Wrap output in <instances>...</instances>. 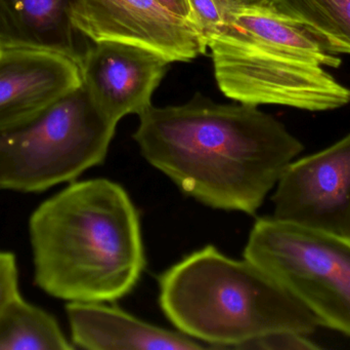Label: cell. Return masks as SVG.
Instances as JSON below:
<instances>
[{
	"label": "cell",
	"instance_id": "1",
	"mask_svg": "<svg viewBox=\"0 0 350 350\" xmlns=\"http://www.w3.org/2000/svg\"><path fill=\"white\" fill-rule=\"evenodd\" d=\"M143 158L212 209L254 215L304 145L254 105L220 104L197 92L185 104L139 115Z\"/></svg>",
	"mask_w": 350,
	"mask_h": 350
},
{
	"label": "cell",
	"instance_id": "2",
	"mask_svg": "<svg viewBox=\"0 0 350 350\" xmlns=\"http://www.w3.org/2000/svg\"><path fill=\"white\" fill-rule=\"evenodd\" d=\"M29 229L35 283L59 299L115 301L145 271L139 213L108 179L66 187L35 210Z\"/></svg>",
	"mask_w": 350,
	"mask_h": 350
},
{
	"label": "cell",
	"instance_id": "3",
	"mask_svg": "<svg viewBox=\"0 0 350 350\" xmlns=\"http://www.w3.org/2000/svg\"><path fill=\"white\" fill-rule=\"evenodd\" d=\"M159 302L179 332L210 349H234L273 331L308 335L316 316L251 261L207 246L170 267L159 279Z\"/></svg>",
	"mask_w": 350,
	"mask_h": 350
},
{
	"label": "cell",
	"instance_id": "4",
	"mask_svg": "<svg viewBox=\"0 0 350 350\" xmlns=\"http://www.w3.org/2000/svg\"><path fill=\"white\" fill-rule=\"evenodd\" d=\"M81 86L0 133V189L36 192L103 164L116 131Z\"/></svg>",
	"mask_w": 350,
	"mask_h": 350
},
{
	"label": "cell",
	"instance_id": "5",
	"mask_svg": "<svg viewBox=\"0 0 350 350\" xmlns=\"http://www.w3.org/2000/svg\"><path fill=\"white\" fill-rule=\"evenodd\" d=\"M244 258L279 282L321 326L350 337V236L259 218Z\"/></svg>",
	"mask_w": 350,
	"mask_h": 350
},
{
	"label": "cell",
	"instance_id": "6",
	"mask_svg": "<svg viewBox=\"0 0 350 350\" xmlns=\"http://www.w3.org/2000/svg\"><path fill=\"white\" fill-rule=\"evenodd\" d=\"M218 88L244 104L328 111L350 103V88L324 67L300 61L265 42L230 10L220 32L208 39Z\"/></svg>",
	"mask_w": 350,
	"mask_h": 350
},
{
	"label": "cell",
	"instance_id": "7",
	"mask_svg": "<svg viewBox=\"0 0 350 350\" xmlns=\"http://www.w3.org/2000/svg\"><path fill=\"white\" fill-rule=\"evenodd\" d=\"M69 12L75 30L92 42L137 45L170 63L191 61L208 49L193 21L158 0H70Z\"/></svg>",
	"mask_w": 350,
	"mask_h": 350
},
{
	"label": "cell",
	"instance_id": "8",
	"mask_svg": "<svg viewBox=\"0 0 350 350\" xmlns=\"http://www.w3.org/2000/svg\"><path fill=\"white\" fill-rule=\"evenodd\" d=\"M273 217L350 236V134L286 168L275 185Z\"/></svg>",
	"mask_w": 350,
	"mask_h": 350
},
{
	"label": "cell",
	"instance_id": "9",
	"mask_svg": "<svg viewBox=\"0 0 350 350\" xmlns=\"http://www.w3.org/2000/svg\"><path fill=\"white\" fill-rule=\"evenodd\" d=\"M170 62L144 47L115 41L94 42L79 59L82 86L111 123L141 115L152 106Z\"/></svg>",
	"mask_w": 350,
	"mask_h": 350
},
{
	"label": "cell",
	"instance_id": "10",
	"mask_svg": "<svg viewBox=\"0 0 350 350\" xmlns=\"http://www.w3.org/2000/svg\"><path fill=\"white\" fill-rule=\"evenodd\" d=\"M82 84L77 60L53 51L0 49V133L26 123Z\"/></svg>",
	"mask_w": 350,
	"mask_h": 350
},
{
	"label": "cell",
	"instance_id": "11",
	"mask_svg": "<svg viewBox=\"0 0 350 350\" xmlns=\"http://www.w3.org/2000/svg\"><path fill=\"white\" fill-rule=\"evenodd\" d=\"M74 347L88 350H196L209 349L196 339L166 330L102 302L66 306Z\"/></svg>",
	"mask_w": 350,
	"mask_h": 350
},
{
	"label": "cell",
	"instance_id": "12",
	"mask_svg": "<svg viewBox=\"0 0 350 350\" xmlns=\"http://www.w3.org/2000/svg\"><path fill=\"white\" fill-rule=\"evenodd\" d=\"M69 8L70 0H0V49L53 51L79 63Z\"/></svg>",
	"mask_w": 350,
	"mask_h": 350
},
{
	"label": "cell",
	"instance_id": "13",
	"mask_svg": "<svg viewBox=\"0 0 350 350\" xmlns=\"http://www.w3.org/2000/svg\"><path fill=\"white\" fill-rule=\"evenodd\" d=\"M74 349L55 318L23 299L21 294L0 314V350Z\"/></svg>",
	"mask_w": 350,
	"mask_h": 350
},
{
	"label": "cell",
	"instance_id": "14",
	"mask_svg": "<svg viewBox=\"0 0 350 350\" xmlns=\"http://www.w3.org/2000/svg\"><path fill=\"white\" fill-rule=\"evenodd\" d=\"M269 4L308 25L338 55H350V0H269Z\"/></svg>",
	"mask_w": 350,
	"mask_h": 350
},
{
	"label": "cell",
	"instance_id": "15",
	"mask_svg": "<svg viewBox=\"0 0 350 350\" xmlns=\"http://www.w3.org/2000/svg\"><path fill=\"white\" fill-rule=\"evenodd\" d=\"M191 18L202 36L208 39L222 30L230 10L237 5L230 0H187Z\"/></svg>",
	"mask_w": 350,
	"mask_h": 350
},
{
	"label": "cell",
	"instance_id": "16",
	"mask_svg": "<svg viewBox=\"0 0 350 350\" xmlns=\"http://www.w3.org/2000/svg\"><path fill=\"white\" fill-rule=\"evenodd\" d=\"M320 347L308 335L295 331H273L250 339L237 349L252 350H314Z\"/></svg>",
	"mask_w": 350,
	"mask_h": 350
},
{
	"label": "cell",
	"instance_id": "17",
	"mask_svg": "<svg viewBox=\"0 0 350 350\" xmlns=\"http://www.w3.org/2000/svg\"><path fill=\"white\" fill-rule=\"evenodd\" d=\"M20 295L16 257L0 251V314L4 308Z\"/></svg>",
	"mask_w": 350,
	"mask_h": 350
},
{
	"label": "cell",
	"instance_id": "18",
	"mask_svg": "<svg viewBox=\"0 0 350 350\" xmlns=\"http://www.w3.org/2000/svg\"><path fill=\"white\" fill-rule=\"evenodd\" d=\"M158 1L163 4L168 10L174 12V14L187 18V20L193 21V18H191V8H189L187 0H158Z\"/></svg>",
	"mask_w": 350,
	"mask_h": 350
},
{
	"label": "cell",
	"instance_id": "19",
	"mask_svg": "<svg viewBox=\"0 0 350 350\" xmlns=\"http://www.w3.org/2000/svg\"><path fill=\"white\" fill-rule=\"evenodd\" d=\"M237 5H262L269 3V0H230Z\"/></svg>",
	"mask_w": 350,
	"mask_h": 350
}]
</instances>
